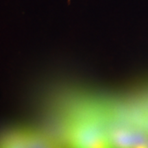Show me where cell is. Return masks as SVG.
Here are the masks:
<instances>
[{
  "instance_id": "cell-1",
  "label": "cell",
  "mask_w": 148,
  "mask_h": 148,
  "mask_svg": "<svg viewBox=\"0 0 148 148\" xmlns=\"http://www.w3.org/2000/svg\"><path fill=\"white\" fill-rule=\"evenodd\" d=\"M147 140L139 133L123 131L116 133L112 137V143L116 148H135L146 145Z\"/></svg>"
},
{
  "instance_id": "cell-2",
  "label": "cell",
  "mask_w": 148,
  "mask_h": 148,
  "mask_svg": "<svg viewBox=\"0 0 148 148\" xmlns=\"http://www.w3.org/2000/svg\"><path fill=\"white\" fill-rule=\"evenodd\" d=\"M77 148H110L104 138L95 133H86L76 140Z\"/></svg>"
},
{
  "instance_id": "cell-3",
  "label": "cell",
  "mask_w": 148,
  "mask_h": 148,
  "mask_svg": "<svg viewBox=\"0 0 148 148\" xmlns=\"http://www.w3.org/2000/svg\"><path fill=\"white\" fill-rule=\"evenodd\" d=\"M135 148H147V147H146L145 145H139V146H137Z\"/></svg>"
},
{
  "instance_id": "cell-4",
  "label": "cell",
  "mask_w": 148,
  "mask_h": 148,
  "mask_svg": "<svg viewBox=\"0 0 148 148\" xmlns=\"http://www.w3.org/2000/svg\"><path fill=\"white\" fill-rule=\"evenodd\" d=\"M146 147H147V148H148V139L147 140V143H146Z\"/></svg>"
},
{
  "instance_id": "cell-5",
  "label": "cell",
  "mask_w": 148,
  "mask_h": 148,
  "mask_svg": "<svg viewBox=\"0 0 148 148\" xmlns=\"http://www.w3.org/2000/svg\"><path fill=\"white\" fill-rule=\"evenodd\" d=\"M42 148H55V147H42Z\"/></svg>"
}]
</instances>
